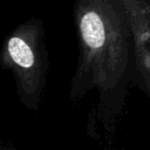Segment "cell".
<instances>
[{
	"instance_id": "cell-1",
	"label": "cell",
	"mask_w": 150,
	"mask_h": 150,
	"mask_svg": "<svg viewBox=\"0 0 150 150\" xmlns=\"http://www.w3.org/2000/svg\"><path fill=\"white\" fill-rule=\"evenodd\" d=\"M79 59L70 94L97 90L102 104L118 108L135 80L134 39L122 0H74Z\"/></svg>"
},
{
	"instance_id": "cell-2",
	"label": "cell",
	"mask_w": 150,
	"mask_h": 150,
	"mask_svg": "<svg viewBox=\"0 0 150 150\" xmlns=\"http://www.w3.org/2000/svg\"><path fill=\"white\" fill-rule=\"evenodd\" d=\"M0 64L13 74L22 98L38 100L49 68L41 20L33 18L25 21L6 38L0 49Z\"/></svg>"
},
{
	"instance_id": "cell-3",
	"label": "cell",
	"mask_w": 150,
	"mask_h": 150,
	"mask_svg": "<svg viewBox=\"0 0 150 150\" xmlns=\"http://www.w3.org/2000/svg\"><path fill=\"white\" fill-rule=\"evenodd\" d=\"M135 48L136 84L150 98V0H122Z\"/></svg>"
}]
</instances>
